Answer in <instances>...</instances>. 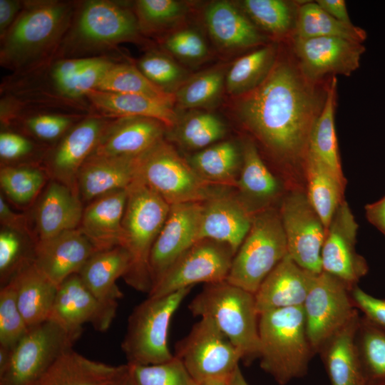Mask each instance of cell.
Masks as SVG:
<instances>
[{"label": "cell", "mask_w": 385, "mask_h": 385, "mask_svg": "<svg viewBox=\"0 0 385 385\" xmlns=\"http://www.w3.org/2000/svg\"><path fill=\"white\" fill-rule=\"evenodd\" d=\"M83 209V202L71 188L49 180L38 197L34 210L33 235L36 241L78 229Z\"/></svg>", "instance_id": "484cf974"}, {"label": "cell", "mask_w": 385, "mask_h": 385, "mask_svg": "<svg viewBox=\"0 0 385 385\" xmlns=\"http://www.w3.org/2000/svg\"><path fill=\"white\" fill-rule=\"evenodd\" d=\"M36 242L28 235L1 227L0 232V284H9L16 274L34 259Z\"/></svg>", "instance_id": "f907efd6"}, {"label": "cell", "mask_w": 385, "mask_h": 385, "mask_svg": "<svg viewBox=\"0 0 385 385\" xmlns=\"http://www.w3.org/2000/svg\"><path fill=\"white\" fill-rule=\"evenodd\" d=\"M127 191L122 222V246L128 252L130 263L123 278L136 290L149 294L152 288L150 255L168 216L170 205L136 178Z\"/></svg>", "instance_id": "8992f818"}, {"label": "cell", "mask_w": 385, "mask_h": 385, "mask_svg": "<svg viewBox=\"0 0 385 385\" xmlns=\"http://www.w3.org/2000/svg\"><path fill=\"white\" fill-rule=\"evenodd\" d=\"M98 250L78 228L36 243L34 262L57 287L78 273Z\"/></svg>", "instance_id": "cb8c5ba5"}, {"label": "cell", "mask_w": 385, "mask_h": 385, "mask_svg": "<svg viewBox=\"0 0 385 385\" xmlns=\"http://www.w3.org/2000/svg\"><path fill=\"white\" fill-rule=\"evenodd\" d=\"M127 364L133 385H198L175 355L158 364Z\"/></svg>", "instance_id": "816d5d0a"}, {"label": "cell", "mask_w": 385, "mask_h": 385, "mask_svg": "<svg viewBox=\"0 0 385 385\" xmlns=\"http://www.w3.org/2000/svg\"><path fill=\"white\" fill-rule=\"evenodd\" d=\"M230 385H250L244 377L240 366H238L232 374Z\"/></svg>", "instance_id": "94428289"}, {"label": "cell", "mask_w": 385, "mask_h": 385, "mask_svg": "<svg viewBox=\"0 0 385 385\" xmlns=\"http://www.w3.org/2000/svg\"><path fill=\"white\" fill-rule=\"evenodd\" d=\"M80 336L51 319L29 327L0 374V385H33Z\"/></svg>", "instance_id": "8fae6325"}, {"label": "cell", "mask_w": 385, "mask_h": 385, "mask_svg": "<svg viewBox=\"0 0 385 385\" xmlns=\"http://www.w3.org/2000/svg\"><path fill=\"white\" fill-rule=\"evenodd\" d=\"M130 257L123 246L98 250L78 273L86 287L101 302L118 306L123 293L116 284L128 270Z\"/></svg>", "instance_id": "d6a6232c"}, {"label": "cell", "mask_w": 385, "mask_h": 385, "mask_svg": "<svg viewBox=\"0 0 385 385\" xmlns=\"http://www.w3.org/2000/svg\"><path fill=\"white\" fill-rule=\"evenodd\" d=\"M135 175L136 158L91 155L78 173L76 192L85 206L101 195L127 188Z\"/></svg>", "instance_id": "f1b7e54d"}, {"label": "cell", "mask_w": 385, "mask_h": 385, "mask_svg": "<svg viewBox=\"0 0 385 385\" xmlns=\"http://www.w3.org/2000/svg\"><path fill=\"white\" fill-rule=\"evenodd\" d=\"M314 37H339L363 43L367 35L366 31L361 27L331 16L316 1L302 2L292 38Z\"/></svg>", "instance_id": "7bdbcfd3"}, {"label": "cell", "mask_w": 385, "mask_h": 385, "mask_svg": "<svg viewBox=\"0 0 385 385\" xmlns=\"http://www.w3.org/2000/svg\"><path fill=\"white\" fill-rule=\"evenodd\" d=\"M91 360L73 349L61 355L33 385H111L127 369Z\"/></svg>", "instance_id": "1f68e13d"}, {"label": "cell", "mask_w": 385, "mask_h": 385, "mask_svg": "<svg viewBox=\"0 0 385 385\" xmlns=\"http://www.w3.org/2000/svg\"><path fill=\"white\" fill-rule=\"evenodd\" d=\"M260 367L279 385L307 374L314 351L303 307L262 312L258 322Z\"/></svg>", "instance_id": "5b68a950"}, {"label": "cell", "mask_w": 385, "mask_h": 385, "mask_svg": "<svg viewBox=\"0 0 385 385\" xmlns=\"http://www.w3.org/2000/svg\"><path fill=\"white\" fill-rule=\"evenodd\" d=\"M351 296L354 306L364 317L385 331V299L376 298L357 286L351 290Z\"/></svg>", "instance_id": "11a10c76"}, {"label": "cell", "mask_w": 385, "mask_h": 385, "mask_svg": "<svg viewBox=\"0 0 385 385\" xmlns=\"http://www.w3.org/2000/svg\"><path fill=\"white\" fill-rule=\"evenodd\" d=\"M23 6L24 1L0 0V38L13 25Z\"/></svg>", "instance_id": "6f0895ef"}, {"label": "cell", "mask_w": 385, "mask_h": 385, "mask_svg": "<svg viewBox=\"0 0 385 385\" xmlns=\"http://www.w3.org/2000/svg\"><path fill=\"white\" fill-rule=\"evenodd\" d=\"M0 222L1 227L28 235L35 240L26 215L14 212L1 193L0 195Z\"/></svg>", "instance_id": "9f6ffc18"}, {"label": "cell", "mask_w": 385, "mask_h": 385, "mask_svg": "<svg viewBox=\"0 0 385 385\" xmlns=\"http://www.w3.org/2000/svg\"><path fill=\"white\" fill-rule=\"evenodd\" d=\"M103 57L57 58L31 71L11 73L1 84L0 119L25 110L90 115L88 93L109 68Z\"/></svg>", "instance_id": "7a4b0ae2"}, {"label": "cell", "mask_w": 385, "mask_h": 385, "mask_svg": "<svg viewBox=\"0 0 385 385\" xmlns=\"http://www.w3.org/2000/svg\"><path fill=\"white\" fill-rule=\"evenodd\" d=\"M180 115L165 138L187 150H200L222 140L227 133L224 121L205 110H190Z\"/></svg>", "instance_id": "f35d334b"}, {"label": "cell", "mask_w": 385, "mask_h": 385, "mask_svg": "<svg viewBox=\"0 0 385 385\" xmlns=\"http://www.w3.org/2000/svg\"><path fill=\"white\" fill-rule=\"evenodd\" d=\"M88 115L66 112L25 110L14 114L4 125L46 147L56 143L76 123Z\"/></svg>", "instance_id": "74e56055"}, {"label": "cell", "mask_w": 385, "mask_h": 385, "mask_svg": "<svg viewBox=\"0 0 385 385\" xmlns=\"http://www.w3.org/2000/svg\"><path fill=\"white\" fill-rule=\"evenodd\" d=\"M202 203L170 205L168 216L150 255L151 289L178 259L199 240Z\"/></svg>", "instance_id": "d6986e66"}, {"label": "cell", "mask_w": 385, "mask_h": 385, "mask_svg": "<svg viewBox=\"0 0 385 385\" xmlns=\"http://www.w3.org/2000/svg\"><path fill=\"white\" fill-rule=\"evenodd\" d=\"M11 282L0 289V346L13 350L29 330Z\"/></svg>", "instance_id": "db71d44e"}, {"label": "cell", "mask_w": 385, "mask_h": 385, "mask_svg": "<svg viewBox=\"0 0 385 385\" xmlns=\"http://www.w3.org/2000/svg\"><path fill=\"white\" fill-rule=\"evenodd\" d=\"M358 228L344 200L327 227L321 252L322 271L338 278L351 289L368 272L365 259L355 250Z\"/></svg>", "instance_id": "ac0fdd59"}, {"label": "cell", "mask_w": 385, "mask_h": 385, "mask_svg": "<svg viewBox=\"0 0 385 385\" xmlns=\"http://www.w3.org/2000/svg\"><path fill=\"white\" fill-rule=\"evenodd\" d=\"M111 120L94 113L88 115L48 147L40 165L49 180L65 185L77 194L78 173L95 150Z\"/></svg>", "instance_id": "2e32d148"}, {"label": "cell", "mask_w": 385, "mask_h": 385, "mask_svg": "<svg viewBox=\"0 0 385 385\" xmlns=\"http://www.w3.org/2000/svg\"><path fill=\"white\" fill-rule=\"evenodd\" d=\"M198 385H230V381L220 379H210L198 383Z\"/></svg>", "instance_id": "be15d7a7"}, {"label": "cell", "mask_w": 385, "mask_h": 385, "mask_svg": "<svg viewBox=\"0 0 385 385\" xmlns=\"http://www.w3.org/2000/svg\"><path fill=\"white\" fill-rule=\"evenodd\" d=\"M279 212L287 255L309 272H322L321 252L327 230L305 190L300 187L289 188L280 201Z\"/></svg>", "instance_id": "4fadbf2b"}, {"label": "cell", "mask_w": 385, "mask_h": 385, "mask_svg": "<svg viewBox=\"0 0 385 385\" xmlns=\"http://www.w3.org/2000/svg\"><path fill=\"white\" fill-rule=\"evenodd\" d=\"M87 99L93 113L106 118H151L160 120L168 129L175 125L178 118L174 104L143 95L93 89L88 93Z\"/></svg>", "instance_id": "4dcf8cb0"}, {"label": "cell", "mask_w": 385, "mask_h": 385, "mask_svg": "<svg viewBox=\"0 0 385 385\" xmlns=\"http://www.w3.org/2000/svg\"><path fill=\"white\" fill-rule=\"evenodd\" d=\"M135 66L155 86L173 95L190 76L183 66L163 50L148 51Z\"/></svg>", "instance_id": "c3c4849f"}, {"label": "cell", "mask_w": 385, "mask_h": 385, "mask_svg": "<svg viewBox=\"0 0 385 385\" xmlns=\"http://www.w3.org/2000/svg\"><path fill=\"white\" fill-rule=\"evenodd\" d=\"M279 43L271 41L238 57L229 66L225 77V92L232 98L257 87L272 69L279 53Z\"/></svg>", "instance_id": "8d00e7d4"}, {"label": "cell", "mask_w": 385, "mask_h": 385, "mask_svg": "<svg viewBox=\"0 0 385 385\" xmlns=\"http://www.w3.org/2000/svg\"><path fill=\"white\" fill-rule=\"evenodd\" d=\"M192 315L212 319L249 364L259 357V313L255 294L227 281L207 284L188 304Z\"/></svg>", "instance_id": "52a82bcc"}, {"label": "cell", "mask_w": 385, "mask_h": 385, "mask_svg": "<svg viewBox=\"0 0 385 385\" xmlns=\"http://www.w3.org/2000/svg\"><path fill=\"white\" fill-rule=\"evenodd\" d=\"M207 183L235 189L242 165V150L232 140H222L195 152L188 159Z\"/></svg>", "instance_id": "e575fe53"}, {"label": "cell", "mask_w": 385, "mask_h": 385, "mask_svg": "<svg viewBox=\"0 0 385 385\" xmlns=\"http://www.w3.org/2000/svg\"><path fill=\"white\" fill-rule=\"evenodd\" d=\"M304 178L307 196L326 230L344 199V187L319 160L307 154Z\"/></svg>", "instance_id": "b9f144b4"}, {"label": "cell", "mask_w": 385, "mask_h": 385, "mask_svg": "<svg viewBox=\"0 0 385 385\" xmlns=\"http://www.w3.org/2000/svg\"><path fill=\"white\" fill-rule=\"evenodd\" d=\"M351 289L325 272L317 274L303 304L307 333L314 353L358 312Z\"/></svg>", "instance_id": "5bb4252c"}, {"label": "cell", "mask_w": 385, "mask_h": 385, "mask_svg": "<svg viewBox=\"0 0 385 385\" xmlns=\"http://www.w3.org/2000/svg\"><path fill=\"white\" fill-rule=\"evenodd\" d=\"M233 190L225 188L202 202L199 240L226 244L236 253L250 230L255 215Z\"/></svg>", "instance_id": "44dd1931"}, {"label": "cell", "mask_w": 385, "mask_h": 385, "mask_svg": "<svg viewBox=\"0 0 385 385\" xmlns=\"http://www.w3.org/2000/svg\"><path fill=\"white\" fill-rule=\"evenodd\" d=\"M287 255L279 208L260 211L255 214L250 230L233 257L226 281L255 294Z\"/></svg>", "instance_id": "30bf717a"}, {"label": "cell", "mask_w": 385, "mask_h": 385, "mask_svg": "<svg viewBox=\"0 0 385 385\" xmlns=\"http://www.w3.org/2000/svg\"><path fill=\"white\" fill-rule=\"evenodd\" d=\"M203 21L210 39L225 55L254 49L270 43L268 36L242 10L228 1H214L208 4L203 11Z\"/></svg>", "instance_id": "7402d4cb"}, {"label": "cell", "mask_w": 385, "mask_h": 385, "mask_svg": "<svg viewBox=\"0 0 385 385\" xmlns=\"http://www.w3.org/2000/svg\"><path fill=\"white\" fill-rule=\"evenodd\" d=\"M366 385H385V384L368 382V384Z\"/></svg>", "instance_id": "e7e4bbea"}, {"label": "cell", "mask_w": 385, "mask_h": 385, "mask_svg": "<svg viewBox=\"0 0 385 385\" xmlns=\"http://www.w3.org/2000/svg\"><path fill=\"white\" fill-rule=\"evenodd\" d=\"M192 287L148 298L128 318L121 348L128 364L152 365L173 358L168 344L172 317Z\"/></svg>", "instance_id": "9c48e42d"}, {"label": "cell", "mask_w": 385, "mask_h": 385, "mask_svg": "<svg viewBox=\"0 0 385 385\" xmlns=\"http://www.w3.org/2000/svg\"><path fill=\"white\" fill-rule=\"evenodd\" d=\"M337 78L333 76L329 85L324 108L312 129L307 154L329 169L338 181L346 187L339 153L334 115L337 103Z\"/></svg>", "instance_id": "d590c367"}, {"label": "cell", "mask_w": 385, "mask_h": 385, "mask_svg": "<svg viewBox=\"0 0 385 385\" xmlns=\"http://www.w3.org/2000/svg\"><path fill=\"white\" fill-rule=\"evenodd\" d=\"M356 343L367 381L385 384V331L360 317Z\"/></svg>", "instance_id": "7dc6e473"}, {"label": "cell", "mask_w": 385, "mask_h": 385, "mask_svg": "<svg viewBox=\"0 0 385 385\" xmlns=\"http://www.w3.org/2000/svg\"><path fill=\"white\" fill-rule=\"evenodd\" d=\"M228 65L221 63L190 76L174 93L175 110H209L220 102L225 91Z\"/></svg>", "instance_id": "60d3db41"}, {"label": "cell", "mask_w": 385, "mask_h": 385, "mask_svg": "<svg viewBox=\"0 0 385 385\" xmlns=\"http://www.w3.org/2000/svg\"><path fill=\"white\" fill-rule=\"evenodd\" d=\"M316 274L298 265L287 255L255 294L259 314L274 309L303 306Z\"/></svg>", "instance_id": "4316f807"}, {"label": "cell", "mask_w": 385, "mask_h": 385, "mask_svg": "<svg viewBox=\"0 0 385 385\" xmlns=\"http://www.w3.org/2000/svg\"><path fill=\"white\" fill-rule=\"evenodd\" d=\"M48 147L11 129L0 133L1 166L40 164Z\"/></svg>", "instance_id": "f5cc1de1"}, {"label": "cell", "mask_w": 385, "mask_h": 385, "mask_svg": "<svg viewBox=\"0 0 385 385\" xmlns=\"http://www.w3.org/2000/svg\"><path fill=\"white\" fill-rule=\"evenodd\" d=\"M289 43L304 73L316 81L350 76L365 51L363 43L339 37L292 38Z\"/></svg>", "instance_id": "e0dca14e"}, {"label": "cell", "mask_w": 385, "mask_h": 385, "mask_svg": "<svg viewBox=\"0 0 385 385\" xmlns=\"http://www.w3.org/2000/svg\"><path fill=\"white\" fill-rule=\"evenodd\" d=\"M48 180L47 173L40 164L1 166V194L21 207L35 202Z\"/></svg>", "instance_id": "ee69618b"}, {"label": "cell", "mask_w": 385, "mask_h": 385, "mask_svg": "<svg viewBox=\"0 0 385 385\" xmlns=\"http://www.w3.org/2000/svg\"><path fill=\"white\" fill-rule=\"evenodd\" d=\"M135 178L170 205L202 202L225 188L203 180L165 138L136 158Z\"/></svg>", "instance_id": "ba28073f"}, {"label": "cell", "mask_w": 385, "mask_h": 385, "mask_svg": "<svg viewBox=\"0 0 385 385\" xmlns=\"http://www.w3.org/2000/svg\"><path fill=\"white\" fill-rule=\"evenodd\" d=\"M117 308L118 306L98 299L76 273L58 285L49 319L68 332L80 335L86 323L91 324L95 330L104 332L111 327Z\"/></svg>", "instance_id": "ffe728a7"}, {"label": "cell", "mask_w": 385, "mask_h": 385, "mask_svg": "<svg viewBox=\"0 0 385 385\" xmlns=\"http://www.w3.org/2000/svg\"><path fill=\"white\" fill-rule=\"evenodd\" d=\"M235 255L226 244L200 240L167 270L148 297L163 296L200 282L226 281Z\"/></svg>", "instance_id": "9a60e30c"}, {"label": "cell", "mask_w": 385, "mask_h": 385, "mask_svg": "<svg viewBox=\"0 0 385 385\" xmlns=\"http://www.w3.org/2000/svg\"><path fill=\"white\" fill-rule=\"evenodd\" d=\"M368 221L385 235V196L365 206Z\"/></svg>", "instance_id": "680465c9"}, {"label": "cell", "mask_w": 385, "mask_h": 385, "mask_svg": "<svg viewBox=\"0 0 385 385\" xmlns=\"http://www.w3.org/2000/svg\"><path fill=\"white\" fill-rule=\"evenodd\" d=\"M133 9L144 36L168 33L180 26L190 7L177 0H138L133 3Z\"/></svg>", "instance_id": "f6af8a7d"}, {"label": "cell", "mask_w": 385, "mask_h": 385, "mask_svg": "<svg viewBox=\"0 0 385 385\" xmlns=\"http://www.w3.org/2000/svg\"><path fill=\"white\" fill-rule=\"evenodd\" d=\"M359 313L332 335L319 352L331 385H366L356 343Z\"/></svg>", "instance_id": "f546056e"}, {"label": "cell", "mask_w": 385, "mask_h": 385, "mask_svg": "<svg viewBox=\"0 0 385 385\" xmlns=\"http://www.w3.org/2000/svg\"><path fill=\"white\" fill-rule=\"evenodd\" d=\"M96 90L114 93H134L175 106L174 95L167 93L152 83L138 70L135 64L118 60L104 74Z\"/></svg>", "instance_id": "bcb514c9"}, {"label": "cell", "mask_w": 385, "mask_h": 385, "mask_svg": "<svg viewBox=\"0 0 385 385\" xmlns=\"http://www.w3.org/2000/svg\"><path fill=\"white\" fill-rule=\"evenodd\" d=\"M111 385H133L128 373V367H127L126 371Z\"/></svg>", "instance_id": "6125c7cd"}, {"label": "cell", "mask_w": 385, "mask_h": 385, "mask_svg": "<svg viewBox=\"0 0 385 385\" xmlns=\"http://www.w3.org/2000/svg\"><path fill=\"white\" fill-rule=\"evenodd\" d=\"M242 165L235 192L254 215L275 207L281 201L284 187L263 160L260 150L248 135L241 142Z\"/></svg>", "instance_id": "603a6c76"}, {"label": "cell", "mask_w": 385, "mask_h": 385, "mask_svg": "<svg viewBox=\"0 0 385 385\" xmlns=\"http://www.w3.org/2000/svg\"><path fill=\"white\" fill-rule=\"evenodd\" d=\"M240 8L272 41H288L293 36L301 3L284 0H244Z\"/></svg>", "instance_id": "ab89813d"}, {"label": "cell", "mask_w": 385, "mask_h": 385, "mask_svg": "<svg viewBox=\"0 0 385 385\" xmlns=\"http://www.w3.org/2000/svg\"><path fill=\"white\" fill-rule=\"evenodd\" d=\"M11 282L19 309L29 327L49 319L58 287L39 270L34 260L22 267Z\"/></svg>", "instance_id": "836d02e7"}, {"label": "cell", "mask_w": 385, "mask_h": 385, "mask_svg": "<svg viewBox=\"0 0 385 385\" xmlns=\"http://www.w3.org/2000/svg\"><path fill=\"white\" fill-rule=\"evenodd\" d=\"M174 355L197 383L210 379L230 381L242 360L237 349L207 317H200L177 343Z\"/></svg>", "instance_id": "7c38bea8"}, {"label": "cell", "mask_w": 385, "mask_h": 385, "mask_svg": "<svg viewBox=\"0 0 385 385\" xmlns=\"http://www.w3.org/2000/svg\"><path fill=\"white\" fill-rule=\"evenodd\" d=\"M125 42L145 43L133 6L112 0L81 1L53 59L109 56Z\"/></svg>", "instance_id": "277c9868"}, {"label": "cell", "mask_w": 385, "mask_h": 385, "mask_svg": "<svg viewBox=\"0 0 385 385\" xmlns=\"http://www.w3.org/2000/svg\"><path fill=\"white\" fill-rule=\"evenodd\" d=\"M127 188L114 190L84 206L78 229L98 250L123 245Z\"/></svg>", "instance_id": "83f0119b"}, {"label": "cell", "mask_w": 385, "mask_h": 385, "mask_svg": "<svg viewBox=\"0 0 385 385\" xmlns=\"http://www.w3.org/2000/svg\"><path fill=\"white\" fill-rule=\"evenodd\" d=\"M316 3L334 19L344 23H351L344 0H317Z\"/></svg>", "instance_id": "91938a15"}, {"label": "cell", "mask_w": 385, "mask_h": 385, "mask_svg": "<svg viewBox=\"0 0 385 385\" xmlns=\"http://www.w3.org/2000/svg\"><path fill=\"white\" fill-rule=\"evenodd\" d=\"M78 1L29 0L1 38L0 64L25 73L52 61L66 35Z\"/></svg>", "instance_id": "3957f363"}, {"label": "cell", "mask_w": 385, "mask_h": 385, "mask_svg": "<svg viewBox=\"0 0 385 385\" xmlns=\"http://www.w3.org/2000/svg\"><path fill=\"white\" fill-rule=\"evenodd\" d=\"M168 129L164 123L151 118L111 119L91 155L137 158L165 138Z\"/></svg>", "instance_id": "d4e9b609"}, {"label": "cell", "mask_w": 385, "mask_h": 385, "mask_svg": "<svg viewBox=\"0 0 385 385\" xmlns=\"http://www.w3.org/2000/svg\"><path fill=\"white\" fill-rule=\"evenodd\" d=\"M163 51L187 65H198L207 61L211 52L203 34L197 29L178 26L160 39Z\"/></svg>", "instance_id": "681fc988"}, {"label": "cell", "mask_w": 385, "mask_h": 385, "mask_svg": "<svg viewBox=\"0 0 385 385\" xmlns=\"http://www.w3.org/2000/svg\"><path fill=\"white\" fill-rule=\"evenodd\" d=\"M279 47L267 77L252 91L232 98L233 116L257 148L294 187L302 175L310 135L326 101L331 78L316 81L302 71L289 42Z\"/></svg>", "instance_id": "6da1fadb"}]
</instances>
